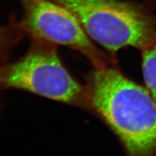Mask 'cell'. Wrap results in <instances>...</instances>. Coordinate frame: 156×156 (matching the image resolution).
Returning a JSON list of instances; mask_svg holds the SVG:
<instances>
[{"label":"cell","instance_id":"obj_1","mask_svg":"<svg viewBox=\"0 0 156 156\" xmlns=\"http://www.w3.org/2000/svg\"><path fill=\"white\" fill-rule=\"evenodd\" d=\"M86 90L93 114L119 140L126 156H156V101L117 68L93 70Z\"/></svg>","mask_w":156,"mask_h":156},{"label":"cell","instance_id":"obj_2","mask_svg":"<svg viewBox=\"0 0 156 156\" xmlns=\"http://www.w3.org/2000/svg\"><path fill=\"white\" fill-rule=\"evenodd\" d=\"M67 7L89 38L116 58L119 50L142 51L156 41V15L147 6L123 0H54Z\"/></svg>","mask_w":156,"mask_h":156},{"label":"cell","instance_id":"obj_3","mask_svg":"<svg viewBox=\"0 0 156 156\" xmlns=\"http://www.w3.org/2000/svg\"><path fill=\"white\" fill-rule=\"evenodd\" d=\"M31 41L23 57L10 64L0 63L2 90H22L93 114L86 87L63 65L56 45Z\"/></svg>","mask_w":156,"mask_h":156},{"label":"cell","instance_id":"obj_4","mask_svg":"<svg viewBox=\"0 0 156 156\" xmlns=\"http://www.w3.org/2000/svg\"><path fill=\"white\" fill-rule=\"evenodd\" d=\"M23 16L17 22L31 40L62 45L79 52L95 69L115 64L89 38L75 15L54 0H20Z\"/></svg>","mask_w":156,"mask_h":156},{"label":"cell","instance_id":"obj_5","mask_svg":"<svg viewBox=\"0 0 156 156\" xmlns=\"http://www.w3.org/2000/svg\"><path fill=\"white\" fill-rule=\"evenodd\" d=\"M142 59V72L147 90L156 101V41L140 51Z\"/></svg>","mask_w":156,"mask_h":156},{"label":"cell","instance_id":"obj_6","mask_svg":"<svg viewBox=\"0 0 156 156\" xmlns=\"http://www.w3.org/2000/svg\"><path fill=\"white\" fill-rule=\"evenodd\" d=\"M24 35L17 22L0 26V63L6 61L9 52L18 44Z\"/></svg>","mask_w":156,"mask_h":156},{"label":"cell","instance_id":"obj_7","mask_svg":"<svg viewBox=\"0 0 156 156\" xmlns=\"http://www.w3.org/2000/svg\"><path fill=\"white\" fill-rule=\"evenodd\" d=\"M2 90V88H1V87H0V91H1ZM1 101H0V108H1Z\"/></svg>","mask_w":156,"mask_h":156}]
</instances>
